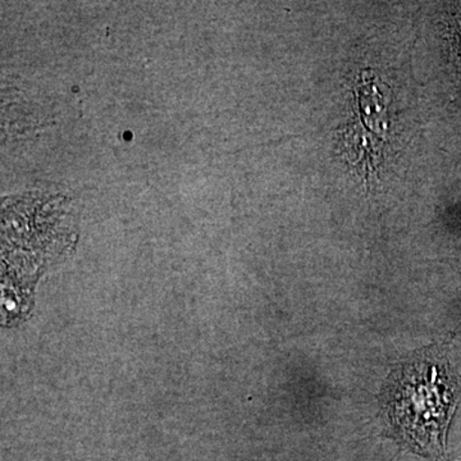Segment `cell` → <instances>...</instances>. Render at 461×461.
<instances>
[{"label":"cell","instance_id":"obj_1","mask_svg":"<svg viewBox=\"0 0 461 461\" xmlns=\"http://www.w3.org/2000/svg\"><path fill=\"white\" fill-rule=\"evenodd\" d=\"M461 393L444 357L423 354L400 364L384 384L381 403L393 435L414 453L445 456L448 421Z\"/></svg>","mask_w":461,"mask_h":461}]
</instances>
